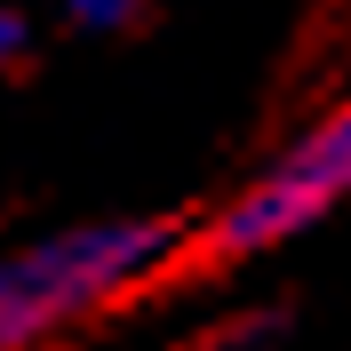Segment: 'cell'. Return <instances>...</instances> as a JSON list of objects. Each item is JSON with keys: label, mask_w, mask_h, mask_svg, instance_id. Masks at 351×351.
<instances>
[{"label": "cell", "mask_w": 351, "mask_h": 351, "mask_svg": "<svg viewBox=\"0 0 351 351\" xmlns=\"http://www.w3.org/2000/svg\"><path fill=\"white\" fill-rule=\"evenodd\" d=\"M184 256V223L160 216H104L64 223L48 240H24L0 256V351H40L64 328L96 319L104 304L136 295Z\"/></svg>", "instance_id": "6da1fadb"}, {"label": "cell", "mask_w": 351, "mask_h": 351, "mask_svg": "<svg viewBox=\"0 0 351 351\" xmlns=\"http://www.w3.org/2000/svg\"><path fill=\"white\" fill-rule=\"evenodd\" d=\"M351 199V96L335 112H319L271 168H256L216 216L192 232L199 263H240V256H271L295 232H311L319 216H335Z\"/></svg>", "instance_id": "7a4b0ae2"}, {"label": "cell", "mask_w": 351, "mask_h": 351, "mask_svg": "<svg viewBox=\"0 0 351 351\" xmlns=\"http://www.w3.org/2000/svg\"><path fill=\"white\" fill-rule=\"evenodd\" d=\"M280 335H287V311H232L216 328L184 335L176 351H280Z\"/></svg>", "instance_id": "3957f363"}, {"label": "cell", "mask_w": 351, "mask_h": 351, "mask_svg": "<svg viewBox=\"0 0 351 351\" xmlns=\"http://www.w3.org/2000/svg\"><path fill=\"white\" fill-rule=\"evenodd\" d=\"M56 8H64L72 24H88V32H120V24L144 8V0H56Z\"/></svg>", "instance_id": "277c9868"}, {"label": "cell", "mask_w": 351, "mask_h": 351, "mask_svg": "<svg viewBox=\"0 0 351 351\" xmlns=\"http://www.w3.org/2000/svg\"><path fill=\"white\" fill-rule=\"evenodd\" d=\"M24 48H32V24H24L16 8H8V0H0V64H16Z\"/></svg>", "instance_id": "5b68a950"}]
</instances>
